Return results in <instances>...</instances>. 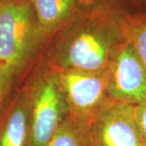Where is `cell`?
<instances>
[{
  "label": "cell",
  "mask_w": 146,
  "mask_h": 146,
  "mask_svg": "<svg viewBox=\"0 0 146 146\" xmlns=\"http://www.w3.org/2000/svg\"><path fill=\"white\" fill-rule=\"evenodd\" d=\"M57 80L70 109L69 115L90 125L95 115L110 100L106 72L64 69Z\"/></svg>",
  "instance_id": "cell-4"
},
{
  "label": "cell",
  "mask_w": 146,
  "mask_h": 146,
  "mask_svg": "<svg viewBox=\"0 0 146 146\" xmlns=\"http://www.w3.org/2000/svg\"><path fill=\"white\" fill-rule=\"evenodd\" d=\"M93 146H145L135 106L109 100L89 125Z\"/></svg>",
  "instance_id": "cell-6"
},
{
  "label": "cell",
  "mask_w": 146,
  "mask_h": 146,
  "mask_svg": "<svg viewBox=\"0 0 146 146\" xmlns=\"http://www.w3.org/2000/svg\"><path fill=\"white\" fill-rule=\"evenodd\" d=\"M0 3H1V2H0Z\"/></svg>",
  "instance_id": "cell-15"
},
{
  "label": "cell",
  "mask_w": 146,
  "mask_h": 146,
  "mask_svg": "<svg viewBox=\"0 0 146 146\" xmlns=\"http://www.w3.org/2000/svg\"><path fill=\"white\" fill-rule=\"evenodd\" d=\"M10 1H15V0H0V2H10Z\"/></svg>",
  "instance_id": "cell-14"
},
{
  "label": "cell",
  "mask_w": 146,
  "mask_h": 146,
  "mask_svg": "<svg viewBox=\"0 0 146 146\" xmlns=\"http://www.w3.org/2000/svg\"><path fill=\"white\" fill-rule=\"evenodd\" d=\"M109 99L136 106L146 101V68L128 42H118L106 72Z\"/></svg>",
  "instance_id": "cell-3"
},
{
  "label": "cell",
  "mask_w": 146,
  "mask_h": 146,
  "mask_svg": "<svg viewBox=\"0 0 146 146\" xmlns=\"http://www.w3.org/2000/svg\"><path fill=\"white\" fill-rule=\"evenodd\" d=\"M119 29L122 39L133 47L146 68V12H128L120 8Z\"/></svg>",
  "instance_id": "cell-9"
},
{
  "label": "cell",
  "mask_w": 146,
  "mask_h": 146,
  "mask_svg": "<svg viewBox=\"0 0 146 146\" xmlns=\"http://www.w3.org/2000/svg\"><path fill=\"white\" fill-rule=\"evenodd\" d=\"M47 146H93L89 124L68 115Z\"/></svg>",
  "instance_id": "cell-10"
},
{
  "label": "cell",
  "mask_w": 146,
  "mask_h": 146,
  "mask_svg": "<svg viewBox=\"0 0 146 146\" xmlns=\"http://www.w3.org/2000/svg\"><path fill=\"white\" fill-rule=\"evenodd\" d=\"M135 113L142 141L146 146V101L135 106Z\"/></svg>",
  "instance_id": "cell-12"
},
{
  "label": "cell",
  "mask_w": 146,
  "mask_h": 146,
  "mask_svg": "<svg viewBox=\"0 0 146 146\" xmlns=\"http://www.w3.org/2000/svg\"><path fill=\"white\" fill-rule=\"evenodd\" d=\"M14 79L12 73L0 69V112L7 102Z\"/></svg>",
  "instance_id": "cell-11"
},
{
  "label": "cell",
  "mask_w": 146,
  "mask_h": 146,
  "mask_svg": "<svg viewBox=\"0 0 146 146\" xmlns=\"http://www.w3.org/2000/svg\"><path fill=\"white\" fill-rule=\"evenodd\" d=\"M37 41L66 28L84 7L80 0H31Z\"/></svg>",
  "instance_id": "cell-8"
},
{
  "label": "cell",
  "mask_w": 146,
  "mask_h": 146,
  "mask_svg": "<svg viewBox=\"0 0 146 146\" xmlns=\"http://www.w3.org/2000/svg\"><path fill=\"white\" fill-rule=\"evenodd\" d=\"M66 102L57 79L46 77L30 93L29 146H47L66 118Z\"/></svg>",
  "instance_id": "cell-5"
},
{
  "label": "cell",
  "mask_w": 146,
  "mask_h": 146,
  "mask_svg": "<svg viewBox=\"0 0 146 146\" xmlns=\"http://www.w3.org/2000/svg\"><path fill=\"white\" fill-rule=\"evenodd\" d=\"M37 41L31 0L0 3V69L21 72Z\"/></svg>",
  "instance_id": "cell-2"
},
{
  "label": "cell",
  "mask_w": 146,
  "mask_h": 146,
  "mask_svg": "<svg viewBox=\"0 0 146 146\" xmlns=\"http://www.w3.org/2000/svg\"><path fill=\"white\" fill-rule=\"evenodd\" d=\"M120 7L108 1L84 7L68 26L61 66L64 69L91 73L107 72L121 40Z\"/></svg>",
  "instance_id": "cell-1"
},
{
  "label": "cell",
  "mask_w": 146,
  "mask_h": 146,
  "mask_svg": "<svg viewBox=\"0 0 146 146\" xmlns=\"http://www.w3.org/2000/svg\"><path fill=\"white\" fill-rule=\"evenodd\" d=\"M29 119L30 94L23 91L0 112V146H29Z\"/></svg>",
  "instance_id": "cell-7"
},
{
  "label": "cell",
  "mask_w": 146,
  "mask_h": 146,
  "mask_svg": "<svg viewBox=\"0 0 146 146\" xmlns=\"http://www.w3.org/2000/svg\"><path fill=\"white\" fill-rule=\"evenodd\" d=\"M107 0H80L81 3L84 7H88V6L93 5L98 3H101V2H106Z\"/></svg>",
  "instance_id": "cell-13"
}]
</instances>
